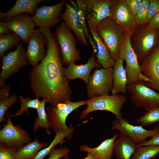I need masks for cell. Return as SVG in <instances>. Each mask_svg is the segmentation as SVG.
Segmentation results:
<instances>
[{
  "instance_id": "6da1fadb",
  "label": "cell",
  "mask_w": 159,
  "mask_h": 159,
  "mask_svg": "<svg viewBox=\"0 0 159 159\" xmlns=\"http://www.w3.org/2000/svg\"><path fill=\"white\" fill-rule=\"evenodd\" d=\"M39 30L46 37L47 54L30 73L31 87L36 97H42L55 107L70 100L72 91L70 81L63 74L64 63L55 33L48 27H40Z\"/></svg>"
},
{
  "instance_id": "7a4b0ae2",
  "label": "cell",
  "mask_w": 159,
  "mask_h": 159,
  "mask_svg": "<svg viewBox=\"0 0 159 159\" xmlns=\"http://www.w3.org/2000/svg\"><path fill=\"white\" fill-rule=\"evenodd\" d=\"M66 2L65 9L60 17L72 30L78 40L84 45H88V41L92 46L93 52L95 46L92 36L89 33L86 24V19L82 9L75 1L69 0Z\"/></svg>"
},
{
  "instance_id": "3957f363",
  "label": "cell",
  "mask_w": 159,
  "mask_h": 159,
  "mask_svg": "<svg viewBox=\"0 0 159 159\" xmlns=\"http://www.w3.org/2000/svg\"><path fill=\"white\" fill-rule=\"evenodd\" d=\"M95 29L98 35L108 49L111 57L116 60L119 57L120 48L126 32L110 17L103 20Z\"/></svg>"
},
{
  "instance_id": "277c9868",
  "label": "cell",
  "mask_w": 159,
  "mask_h": 159,
  "mask_svg": "<svg viewBox=\"0 0 159 159\" xmlns=\"http://www.w3.org/2000/svg\"><path fill=\"white\" fill-rule=\"evenodd\" d=\"M127 100L124 95H104L94 97L86 101V109L80 114V119L85 118L90 113L96 110H105L113 114L116 119L122 117L121 109Z\"/></svg>"
},
{
  "instance_id": "5b68a950",
  "label": "cell",
  "mask_w": 159,
  "mask_h": 159,
  "mask_svg": "<svg viewBox=\"0 0 159 159\" xmlns=\"http://www.w3.org/2000/svg\"><path fill=\"white\" fill-rule=\"evenodd\" d=\"M133 34L131 32H126L119 53V57L126 63L124 68L126 73L127 85L142 81L143 78L138 57L132 45L131 37Z\"/></svg>"
},
{
  "instance_id": "8992f818",
  "label": "cell",
  "mask_w": 159,
  "mask_h": 159,
  "mask_svg": "<svg viewBox=\"0 0 159 159\" xmlns=\"http://www.w3.org/2000/svg\"><path fill=\"white\" fill-rule=\"evenodd\" d=\"M72 32L63 22L56 27L55 33L64 63L66 65L81 59L80 52L76 47L77 41Z\"/></svg>"
},
{
  "instance_id": "52a82bcc",
  "label": "cell",
  "mask_w": 159,
  "mask_h": 159,
  "mask_svg": "<svg viewBox=\"0 0 159 159\" xmlns=\"http://www.w3.org/2000/svg\"><path fill=\"white\" fill-rule=\"evenodd\" d=\"M130 99L136 107L144 108L147 111L159 107V93L138 81L127 86Z\"/></svg>"
},
{
  "instance_id": "ba28073f",
  "label": "cell",
  "mask_w": 159,
  "mask_h": 159,
  "mask_svg": "<svg viewBox=\"0 0 159 159\" xmlns=\"http://www.w3.org/2000/svg\"><path fill=\"white\" fill-rule=\"evenodd\" d=\"M86 105V101L75 102L69 100L59 103L55 107H47L46 110L49 121L50 128L56 133L59 130H67L70 127L66 124L68 115L79 107Z\"/></svg>"
},
{
  "instance_id": "9c48e42d",
  "label": "cell",
  "mask_w": 159,
  "mask_h": 159,
  "mask_svg": "<svg viewBox=\"0 0 159 159\" xmlns=\"http://www.w3.org/2000/svg\"><path fill=\"white\" fill-rule=\"evenodd\" d=\"M23 42H19L16 49L4 56L2 60V70L0 74V87L4 86L5 80L11 75L17 73L21 68L29 64Z\"/></svg>"
},
{
  "instance_id": "30bf717a",
  "label": "cell",
  "mask_w": 159,
  "mask_h": 159,
  "mask_svg": "<svg viewBox=\"0 0 159 159\" xmlns=\"http://www.w3.org/2000/svg\"><path fill=\"white\" fill-rule=\"evenodd\" d=\"M113 68L95 69L90 75L87 90L89 99L94 97L109 95L113 86Z\"/></svg>"
},
{
  "instance_id": "8fae6325",
  "label": "cell",
  "mask_w": 159,
  "mask_h": 159,
  "mask_svg": "<svg viewBox=\"0 0 159 159\" xmlns=\"http://www.w3.org/2000/svg\"><path fill=\"white\" fill-rule=\"evenodd\" d=\"M78 6L84 12L87 21L94 28L110 17L111 0H76Z\"/></svg>"
},
{
  "instance_id": "7c38bea8",
  "label": "cell",
  "mask_w": 159,
  "mask_h": 159,
  "mask_svg": "<svg viewBox=\"0 0 159 159\" xmlns=\"http://www.w3.org/2000/svg\"><path fill=\"white\" fill-rule=\"evenodd\" d=\"M7 123L0 131V142L6 146L18 148L31 141L29 135L18 125L12 123L8 113Z\"/></svg>"
},
{
  "instance_id": "4fadbf2b",
  "label": "cell",
  "mask_w": 159,
  "mask_h": 159,
  "mask_svg": "<svg viewBox=\"0 0 159 159\" xmlns=\"http://www.w3.org/2000/svg\"><path fill=\"white\" fill-rule=\"evenodd\" d=\"M110 13L111 19L125 32L134 33L138 26L125 0H111Z\"/></svg>"
},
{
  "instance_id": "5bb4252c",
  "label": "cell",
  "mask_w": 159,
  "mask_h": 159,
  "mask_svg": "<svg viewBox=\"0 0 159 159\" xmlns=\"http://www.w3.org/2000/svg\"><path fill=\"white\" fill-rule=\"evenodd\" d=\"M145 85L159 92V46L153 50L140 64Z\"/></svg>"
},
{
  "instance_id": "9a60e30c",
  "label": "cell",
  "mask_w": 159,
  "mask_h": 159,
  "mask_svg": "<svg viewBox=\"0 0 159 159\" xmlns=\"http://www.w3.org/2000/svg\"><path fill=\"white\" fill-rule=\"evenodd\" d=\"M112 128L113 130H119L120 133L138 144L145 142L147 138H151L159 132L158 127L152 130H147L141 125H134L130 124L127 120L122 117L113 121Z\"/></svg>"
},
{
  "instance_id": "2e32d148",
  "label": "cell",
  "mask_w": 159,
  "mask_h": 159,
  "mask_svg": "<svg viewBox=\"0 0 159 159\" xmlns=\"http://www.w3.org/2000/svg\"><path fill=\"white\" fill-rule=\"evenodd\" d=\"M66 1L63 0L51 6H43L37 8L31 17L36 26L50 28L60 23L61 12Z\"/></svg>"
},
{
  "instance_id": "e0dca14e",
  "label": "cell",
  "mask_w": 159,
  "mask_h": 159,
  "mask_svg": "<svg viewBox=\"0 0 159 159\" xmlns=\"http://www.w3.org/2000/svg\"><path fill=\"white\" fill-rule=\"evenodd\" d=\"M47 43L45 35L38 29L35 30L29 41L26 51L29 64L33 67L37 65L45 57L47 51L44 45Z\"/></svg>"
},
{
  "instance_id": "ac0fdd59",
  "label": "cell",
  "mask_w": 159,
  "mask_h": 159,
  "mask_svg": "<svg viewBox=\"0 0 159 159\" xmlns=\"http://www.w3.org/2000/svg\"><path fill=\"white\" fill-rule=\"evenodd\" d=\"M4 23L6 26L17 34L25 43H28L36 26L31 17L27 14L16 16Z\"/></svg>"
},
{
  "instance_id": "d6986e66",
  "label": "cell",
  "mask_w": 159,
  "mask_h": 159,
  "mask_svg": "<svg viewBox=\"0 0 159 159\" xmlns=\"http://www.w3.org/2000/svg\"><path fill=\"white\" fill-rule=\"evenodd\" d=\"M74 62H71L68 64L67 68H64V74L69 81L80 79L84 81L86 85L88 83L91 71L95 67L99 68L101 67L96 60L94 53L85 64L76 65Z\"/></svg>"
},
{
  "instance_id": "ffe728a7",
  "label": "cell",
  "mask_w": 159,
  "mask_h": 159,
  "mask_svg": "<svg viewBox=\"0 0 159 159\" xmlns=\"http://www.w3.org/2000/svg\"><path fill=\"white\" fill-rule=\"evenodd\" d=\"M136 38L135 46L134 49L139 63L153 50L155 44L156 31L149 30L146 27L140 31Z\"/></svg>"
},
{
  "instance_id": "44dd1931",
  "label": "cell",
  "mask_w": 159,
  "mask_h": 159,
  "mask_svg": "<svg viewBox=\"0 0 159 159\" xmlns=\"http://www.w3.org/2000/svg\"><path fill=\"white\" fill-rule=\"evenodd\" d=\"M87 21L90 34L95 46V49L93 52L96 54L97 62L103 68L112 67L115 60L111 57L108 49L98 35L95 28L93 27L90 21Z\"/></svg>"
},
{
  "instance_id": "7402d4cb",
  "label": "cell",
  "mask_w": 159,
  "mask_h": 159,
  "mask_svg": "<svg viewBox=\"0 0 159 159\" xmlns=\"http://www.w3.org/2000/svg\"><path fill=\"white\" fill-rule=\"evenodd\" d=\"M44 0H17L14 5L9 10L6 12L0 11V19L1 21L6 22L17 15L29 14L34 15L41 3Z\"/></svg>"
},
{
  "instance_id": "603a6c76",
  "label": "cell",
  "mask_w": 159,
  "mask_h": 159,
  "mask_svg": "<svg viewBox=\"0 0 159 159\" xmlns=\"http://www.w3.org/2000/svg\"><path fill=\"white\" fill-rule=\"evenodd\" d=\"M139 147L138 143L120 133L114 144L113 154L116 159H130Z\"/></svg>"
},
{
  "instance_id": "cb8c5ba5",
  "label": "cell",
  "mask_w": 159,
  "mask_h": 159,
  "mask_svg": "<svg viewBox=\"0 0 159 159\" xmlns=\"http://www.w3.org/2000/svg\"><path fill=\"white\" fill-rule=\"evenodd\" d=\"M118 135V134H114L112 137L106 139L96 147L91 148L83 145L79 149L82 151L91 154L96 159H111L113 156L114 144Z\"/></svg>"
},
{
  "instance_id": "d4e9b609",
  "label": "cell",
  "mask_w": 159,
  "mask_h": 159,
  "mask_svg": "<svg viewBox=\"0 0 159 159\" xmlns=\"http://www.w3.org/2000/svg\"><path fill=\"white\" fill-rule=\"evenodd\" d=\"M124 60L119 57L115 60L113 67V86L111 91L112 95L127 92V80L126 71L123 65Z\"/></svg>"
},
{
  "instance_id": "484cf974",
  "label": "cell",
  "mask_w": 159,
  "mask_h": 159,
  "mask_svg": "<svg viewBox=\"0 0 159 159\" xmlns=\"http://www.w3.org/2000/svg\"><path fill=\"white\" fill-rule=\"evenodd\" d=\"M48 146L47 143L39 142L37 138L18 148L15 159H34L38 152Z\"/></svg>"
},
{
  "instance_id": "4316f807",
  "label": "cell",
  "mask_w": 159,
  "mask_h": 159,
  "mask_svg": "<svg viewBox=\"0 0 159 159\" xmlns=\"http://www.w3.org/2000/svg\"><path fill=\"white\" fill-rule=\"evenodd\" d=\"M74 128L71 125L70 129L67 130H59L55 133V136L49 145L40 150L34 159H43L48 155L54 147L58 144L62 145L65 142V138H70L73 132Z\"/></svg>"
},
{
  "instance_id": "83f0119b",
  "label": "cell",
  "mask_w": 159,
  "mask_h": 159,
  "mask_svg": "<svg viewBox=\"0 0 159 159\" xmlns=\"http://www.w3.org/2000/svg\"><path fill=\"white\" fill-rule=\"evenodd\" d=\"M46 102L44 100H41L40 106L36 110L37 116L34 120L33 129L34 132H36L39 128H44L47 133L50 135L51 133L49 130L50 125L45 108Z\"/></svg>"
},
{
  "instance_id": "f1b7e54d",
  "label": "cell",
  "mask_w": 159,
  "mask_h": 159,
  "mask_svg": "<svg viewBox=\"0 0 159 159\" xmlns=\"http://www.w3.org/2000/svg\"><path fill=\"white\" fill-rule=\"evenodd\" d=\"M21 39L15 33L11 32L0 35V58L2 59L5 53L8 50L17 46Z\"/></svg>"
},
{
  "instance_id": "f546056e",
  "label": "cell",
  "mask_w": 159,
  "mask_h": 159,
  "mask_svg": "<svg viewBox=\"0 0 159 159\" xmlns=\"http://www.w3.org/2000/svg\"><path fill=\"white\" fill-rule=\"evenodd\" d=\"M159 153V146L139 147L130 159H153Z\"/></svg>"
},
{
  "instance_id": "4dcf8cb0",
  "label": "cell",
  "mask_w": 159,
  "mask_h": 159,
  "mask_svg": "<svg viewBox=\"0 0 159 159\" xmlns=\"http://www.w3.org/2000/svg\"><path fill=\"white\" fill-rule=\"evenodd\" d=\"M21 103L20 109L16 112L11 115V117H16L23 115L25 112L28 113V109L30 108L37 110L39 107L41 100H39V97L35 99L31 98H24L21 96H19Z\"/></svg>"
},
{
  "instance_id": "1f68e13d",
  "label": "cell",
  "mask_w": 159,
  "mask_h": 159,
  "mask_svg": "<svg viewBox=\"0 0 159 159\" xmlns=\"http://www.w3.org/2000/svg\"><path fill=\"white\" fill-rule=\"evenodd\" d=\"M137 121L142 126L151 125L159 121V108L147 111L145 114L138 119Z\"/></svg>"
},
{
  "instance_id": "d6a6232c",
  "label": "cell",
  "mask_w": 159,
  "mask_h": 159,
  "mask_svg": "<svg viewBox=\"0 0 159 159\" xmlns=\"http://www.w3.org/2000/svg\"><path fill=\"white\" fill-rule=\"evenodd\" d=\"M18 99L17 96L14 94L11 96L0 99V122L6 120L5 115L6 111L15 104Z\"/></svg>"
},
{
  "instance_id": "836d02e7",
  "label": "cell",
  "mask_w": 159,
  "mask_h": 159,
  "mask_svg": "<svg viewBox=\"0 0 159 159\" xmlns=\"http://www.w3.org/2000/svg\"><path fill=\"white\" fill-rule=\"evenodd\" d=\"M149 5V0H143L141 6L136 15L135 19L138 26L148 23V12Z\"/></svg>"
},
{
  "instance_id": "e575fe53",
  "label": "cell",
  "mask_w": 159,
  "mask_h": 159,
  "mask_svg": "<svg viewBox=\"0 0 159 159\" xmlns=\"http://www.w3.org/2000/svg\"><path fill=\"white\" fill-rule=\"evenodd\" d=\"M17 148L6 146L1 143L0 144V159H15Z\"/></svg>"
},
{
  "instance_id": "d590c367",
  "label": "cell",
  "mask_w": 159,
  "mask_h": 159,
  "mask_svg": "<svg viewBox=\"0 0 159 159\" xmlns=\"http://www.w3.org/2000/svg\"><path fill=\"white\" fill-rule=\"evenodd\" d=\"M69 150L66 147L58 149L54 148L48 155L47 159H60L63 157H67Z\"/></svg>"
},
{
  "instance_id": "8d00e7d4",
  "label": "cell",
  "mask_w": 159,
  "mask_h": 159,
  "mask_svg": "<svg viewBox=\"0 0 159 159\" xmlns=\"http://www.w3.org/2000/svg\"><path fill=\"white\" fill-rule=\"evenodd\" d=\"M125 1L130 11L135 16L141 6L143 0H125Z\"/></svg>"
},
{
  "instance_id": "74e56055",
  "label": "cell",
  "mask_w": 159,
  "mask_h": 159,
  "mask_svg": "<svg viewBox=\"0 0 159 159\" xmlns=\"http://www.w3.org/2000/svg\"><path fill=\"white\" fill-rule=\"evenodd\" d=\"M159 12V0H150L148 12V23L150 19Z\"/></svg>"
},
{
  "instance_id": "f35d334b",
  "label": "cell",
  "mask_w": 159,
  "mask_h": 159,
  "mask_svg": "<svg viewBox=\"0 0 159 159\" xmlns=\"http://www.w3.org/2000/svg\"><path fill=\"white\" fill-rule=\"evenodd\" d=\"M147 28L152 31L159 29V12L153 16L148 22Z\"/></svg>"
},
{
  "instance_id": "ab89813d",
  "label": "cell",
  "mask_w": 159,
  "mask_h": 159,
  "mask_svg": "<svg viewBox=\"0 0 159 159\" xmlns=\"http://www.w3.org/2000/svg\"><path fill=\"white\" fill-rule=\"evenodd\" d=\"M138 145L139 147L148 145L159 146V132L151 137L150 140L138 144Z\"/></svg>"
},
{
  "instance_id": "60d3db41",
  "label": "cell",
  "mask_w": 159,
  "mask_h": 159,
  "mask_svg": "<svg viewBox=\"0 0 159 159\" xmlns=\"http://www.w3.org/2000/svg\"><path fill=\"white\" fill-rule=\"evenodd\" d=\"M10 89L8 85L4 86L0 90V99L9 96Z\"/></svg>"
},
{
  "instance_id": "b9f144b4",
  "label": "cell",
  "mask_w": 159,
  "mask_h": 159,
  "mask_svg": "<svg viewBox=\"0 0 159 159\" xmlns=\"http://www.w3.org/2000/svg\"><path fill=\"white\" fill-rule=\"evenodd\" d=\"M11 31L4 24V22L1 21L0 22V35L5 34L11 32Z\"/></svg>"
},
{
  "instance_id": "7bdbcfd3",
  "label": "cell",
  "mask_w": 159,
  "mask_h": 159,
  "mask_svg": "<svg viewBox=\"0 0 159 159\" xmlns=\"http://www.w3.org/2000/svg\"><path fill=\"white\" fill-rule=\"evenodd\" d=\"M64 159H69L67 157L64 158ZM83 159H96L95 157L91 154L88 153L87 156Z\"/></svg>"
},
{
  "instance_id": "ee69618b",
  "label": "cell",
  "mask_w": 159,
  "mask_h": 159,
  "mask_svg": "<svg viewBox=\"0 0 159 159\" xmlns=\"http://www.w3.org/2000/svg\"></svg>"
}]
</instances>
